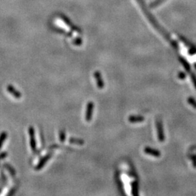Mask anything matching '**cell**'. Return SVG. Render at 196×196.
<instances>
[{"label": "cell", "instance_id": "obj_1", "mask_svg": "<svg viewBox=\"0 0 196 196\" xmlns=\"http://www.w3.org/2000/svg\"><path fill=\"white\" fill-rule=\"evenodd\" d=\"M93 111H94V103L93 102L90 101L88 102L87 105H86V114H85V119L88 122H90L92 118Z\"/></svg>", "mask_w": 196, "mask_h": 196}, {"label": "cell", "instance_id": "obj_2", "mask_svg": "<svg viewBox=\"0 0 196 196\" xmlns=\"http://www.w3.org/2000/svg\"><path fill=\"white\" fill-rule=\"evenodd\" d=\"M29 132V136H30V146L31 148L33 151H36V139H35V131L33 127L30 126L28 129Z\"/></svg>", "mask_w": 196, "mask_h": 196}, {"label": "cell", "instance_id": "obj_3", "mask_svg": "<svg viewBox=\"0 0 196 196\" xmlns=\"http://www.w3.org/2000/svg\"><path fill=\"white\" fill-rule=\"evenodd\" d=\"M94 76L96 80V84H97V87L99 88L100 90L103 89L104 86H105V84H104L102 76H101L100 72V71H95L94 74Z\"/></svg>", "mask_w": 196, "mask_h": 196}, {"label": "cell", "instance_id": "obj_4", "mask_svg": "<svg viewBox=\"0 0 196 196\" xmlns=\"http://www.w3.org/2000/svg\"><path fill=\"white\" fill-rule=\"evenodd\" d=\"M7 90L8 92H9V94H11L12 95L15 97V98L20 99V98L21 97V93L18 90H16L15 88L13 85H11V84L8 85Z\"/></svg>", "mask_w": 196, "mask_h": 196}, {"label": "cell", "instance_id": "obj_5", "mask_svg": "<svg viewBox=\"0 0 196 196\" xmlns=\"http://www.w3.org/2000/svg\"><path fill=\"white\" fill-rule=\"evenodd\" d=\"M52 153H48L47 155H45L44 157H43L42 159H41V161L39 162V163L37 164V166H36V170H40L41 169L44 167V165L47 163V161L49 160V159H50L51 157H52Z\"/></svg>", "mask_w": 196, "mask_h": 196}, {"label": "cell", "instance_id": "obj_6", "mask_svg": "<svg viewBox=\"0 0 196 196\" xmlns=\"http://www.w3.org/2000/svg\"><path fill=\"white\" fill-rule=\"evenodd\" d=\"M70 142H71V144H78V145H83L84 142V140H79V139L71 138L70 139Z\"/></svg>", "mask_w": 196, "mask_h": 196}, {"label": "cell", "instance_id": "obj_7", "mask_svg": "<svg viewBox=\"0 0 196 196\" xmlns=\"http://www.w3.org/2000/svg\"><path fill=\"white\" fill-rule=\"evenodd\" d=\"M7 137V133L6 132H3L0 134V148H2L3 142L6 140Z\"/></svg>", "mask_w": 196, "mask_h": 196}, {"label": "cell", "instance_id": "obj_8", "mask_svg": "<svg viewBox=\"0 0 196 196\" xmlns=\"http://www.w3.org/2000/svg\"><path fill=\"white\" fill-rule=\"evenodd\" d=\"M59 136H60V141L61 142L65 141V140H66V133H65L64 130L60 131V134H59Z\"/></svg>", "mask_w": 196, "mask_h": 196}]
</instances>
